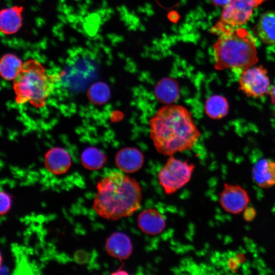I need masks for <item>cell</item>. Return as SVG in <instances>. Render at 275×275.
Wrapping results in <instances>:
<instances>
[{"instance_id": "cell-1", "label": "cell", "mask_w": 275, "mask_h": 275, "mask_svg": "<svg viewBox=\"0 0 275 275\" xmlns=\"http://www.w3.org/2000/svg\"><path fill=\"white\" fill-rule=\"evenodd\" d=\"M149 126L155 149L166 156L191 150L201 135L190 112L174 103L159 108L151 117Z\"/></svg>"}, {"instance_id": "cell-2", "label": "cell", "mask_w": 275, "mask_h": 275, "mask_svg": "<svg viewBox=\"0 0 275 275\" xmlns=\"http://www.w3.org/2000/svg\"><path fill=\"white\" fill-rule=\"evenodd\" d=\"M97 190L93 208L107 220L130 216L141 207L142 192L139 182L120 170L107 173L97 182Z\"/></svg>"}, {"instance_id": "cell-3", "label": "cell", "mask_w": 275, "mask_h": 275, "mask_svg": "<svg viewBox=\"0 0 275 275\" xmlns=\"http://www.w3.org/2000/svg\"><path fill=\"white\" fill-rule=\"evenodd\" d=\"M214 68L241 73L258 61L255 38L246 29L239 27L219 35L212 46Z\"/></svg>"}, {"instance_id": "cell-4", "label": "cell", "mask_w": 275, "mask_h": 275, "mask_svg": "<svg viewBox=\"0 0 275 275\" xmlns=\"http://www.w3.org/2000/svg\"><path fill=\"white\" fill-rule=\"evenodd\" d=\"M13 88L17 103L29 102L41 107L52 93L54 82L40 62L30 59L23 64L20 72L14 79Z\"/></svg>"}, {"instance_id": "cell-5", "label": "cell", "mask_w": 275, "mask_h": 275, "mask_svg": "<svg viewBox=\"0 0 275 275\" xmlns=\"http://www.w3.org/2000/svg\"><path fill=\"white\" fill-rule=\"evenodd\" d=\"M266 0H230L223 7L219 19L211 28V32L219 35L246 23L254 10Z\"/></svg>"}, {"instance_id": "cell-6", "label": "cell", "mask_w": 275, "mask_h": 275, "mask_svg": "<svg viewBox=\"0 0 275 275\" xmlns=\"http://www.w3.org/2000/svg\"><path fill=\"white\" fill-rule=\"evenodd\" d=\"M195 168L187 160L170 156L158 173L159 183L166 194H173L189 182Z\"/></svg>"}, {"instance_id": "cell-7", "label": "cell", "mask_w": 275, "mask_h": 275, "mask_svg": "<svg viewBox=\"0 0 275 275\" xmlns=\"http://www.w3.org/2000/svg\"><path fill=\"white\" fill-rule=\"evenodd\" d=\"M239 88L249 97H263L270 91L267 71L262 66H253L240 73Z\"/></svg>"}, {"instance_id": "cell-8", "label": "cell", "mask_w": 275, "mask_h": 275, "mask_svg": "<svg viewBox=\"0 0 275 275\" xmlns=\"http://www.w3.org/2000/svg\"><path fill=\"white\" fill-rule=\"evenodd\" d=\"M250 198L241 186L225 183L220 194L219 202L222 208L232 214H238L247 207Z\"/></svg>"}, {"instance_id": "cell-9", "label": "cell", "mask_w": 275, "mask_h": 275, "mask_svg": "<svg viewBox=\"0 0 275 275\" xmlns=\"http://www.w3.org/2000/svg\"><path fill=\"white\" fill-rule=\"evenodd\" d=\"M138 225L144 233L156 235L161 233L166 226L163 216L156 209L148 208L142 211L138 217Z\"/></svg>"}, {"instance_id": "cell-10", "label": "cell", "mask_w": 275, "mask_h": 275, "mask_svg": "<svg viewBox=\"0 0 275 275\" xmlns=\"http://www.w3.org/2000/svg\"><path fill=\"white\" fill-rule=\"evenodd\" d=\"M105 248L109 255L121 260L127 259L133 250L129 237L121 232L111 234L106 239Z\"/></svg>"}, {"instance_id": "cell-11", "label": "cell", "mask_w": 275, "mask_h": 275, "mask_svg": "<svg viewBox=\"0 0 275 275\" xmlns=\"http://www.w3.org/2000/svg\"><path fill=\"white\" fill-rule=\"evenodd\" d=\"M144 157L139 149L127 147L121 149L116 155L115 162L118 169L126 174L133 173L142 167Z\"/></svg>"}, {"instance_id": "cell-12", "label": "cell", "mask_w": 275, "mask_h": 275, "mask_svg": "<svg viewBox=\"0 0 275 275\" xmlns=\"http://www.w3.org/2000/svg\"><path fill=\"white\" fill-rule=\"evenodd\" d=\"M253 179L261 188L275 185V161L268 158L257 161L252 169Z\"/></svg>"}, {"instance_id": "cell-13", "label": "cell", "mask_w": 275, "mask_h": 275, "mask_svg": "<svg viewBox=\"0 0 275 275\" xmlns=\"http://www.w3.org/2000/svg\"><path fill=\"white\" fill-rule=\"evenodd\" d=\"M45 166L46 169L54 175L65 173L71 164V157L64 149L55 148L50 149L45 156Z\"/></svg>"}, {"instance_id": "cell-14", "label": "cell", "mask_w": 275, "mask_h": 275, "mask_svg": "<svg viewBox=\"0 0 275 275\" xmlns=\"http://www.w3.org/2000/svg\"><path fill=\"white\" fill-rule=\"evenodd\" d=\"M22 6H15L3 9L0 14V28L5 35H12L19 31L22 24Z\"/></svg>"}, {"instance_id": "cell-15", "label": "cell", "mask_w": 275, "mask_h": 275, "mask_svg": "<svg viewBox=\"0 0 275 275\" xmlns=\"http://www.w3.org/2000/svg\"><path fill=\"white\" fill-rule=\"evenodd\" d=\"M254 31L263 43L275 44V11H267L262 14Z\"/></svg>"}, {"instance_id": "cell-16", "label": "cell", "mask_w": 275, "mask_h": 275, "mask_svg": "<svg viewBox=\"0 0 275 275\" xmlns=\"http://www.w3.org/2000/svg\"><path fill=\"white\" fill-rule=\"evenodd\" d=\"M154 94L159 101L165 104L174 103L180 95L177 82L170 77L161 79L155 87Z\"/></svg>"}, {"instance_id": "cell-17", "label": "cell", "mask_w": 275, "mask_h": 275, "mask_svg": "<svg viewBox=\"0 0 275 275\" xmlns=\"http://www.w3.org/2000/svg\"><path fill=\"white\" fill-rule=\"evenodd\" d=\"M204 109L209 117L213 119H219L227 115L229 109L228 102L224 96L214 95L206 100Z\"/></svg>"}, {"instance_id": "cell-18", "label": "cell", "mask_w": 275, "mask_h": 275, "mask_svg": "<svg viewBox=\"0 0 275 275\" xmlns=\"http://www.w3.org/2000/svg\"><path fill=\"white\" fill-rule=\"evenodd\" d=\"M22 65L20 59L15 55L6 54L1 60V74L6 80L14 79L20 72Z\"/></svg>"}, {"instance_id": "cell-19", "label": "cell", "mask_w": 275, "mask_h": 275, "mask_svg": "<svg viewBox=\"0 0 275 275\" xmlns=\"http://www.w3.org/2000/svg\"><path fill=\"white\" fill-rule=\"evenodd\" d=\"M81 160L85 168L90 170H96L103 167L106 161V157L100 150L90 148L83 152Z\"/></svg>"}, {"instance_id": "cell-20", "label": "cell", "mask_w": 275, "mask_h": 275, "mask_svg": "<svg viewBox=\"0 0 275 275\" xmlns=\"http://www.w3.org/2000/svg\"><path fill=\"white\" fill-rule=\"evenodd\" d=\"M91 100L96 104L105 102L109 96L108 87L103 83H96L93 85L89 90Z\"/></svg>"}, {"instance_id": "cell-21", "label": "cell", "mask_w": 275, "mask_h": 275, "mask_svg": "<svg viewBox=\"0 0 275 275\" xmlns=\"http://www.w3.org/2000/svg\"><path fill=\"white\" fill-rule=\"evenodd\" d=\"M0 197V214L2 215L7 213L10 210L12 205V198L9 194L4 191H1Z\"/></svg>"}, {"instance_id": "cell-22", "label": "cell", "mask_w": 275, "mask_h": 275, "mask_svg": "<svg viewBox=\"0 0 275 275\" xmlns=\"http://www.w3.org/2000/svg\"><path fill=\"white\" fill-rule=\"evenodd\" d=\"M243 211V217L246 221H252L256 216V210L253 207H247Z\"/></svg>"}, {"instance_id": "cell-23", "label": "cell", "mask_w": 275, "mask_h": 275, "mask_svg": "<svg viewBox=\"0 0 275 275\" xmlns=\"http://www.w3.org/2000/svg\"><path fill=\"white\" fill-rule=\"evenodd\" d=\"M213 5L217 7L225 6L230 0H210Z\"/></svg>"}, {"instance_id": "cell-24", "label": "cell", "mask_w": 275, "mask_h": 275, "mask_svg": "<svg viewBox=\"0 0 275 275\" xmlns=\"http://www.w3.org/2000/svg\"><path fill=\"white\" fill-rule=\"evenodd\" d=\"M169 19L173 22H176L179 20V15L175 11L170 12L168 15Z\"/></svg>"}, {"instance_id": "cell-25", "label": "cell", "mask_w": 275, "mask_h": 275, "mask_svg": "<svg viewBox=\"0 0 275 275\" xmlns=\"http://www.w3.org/2000/svg\"><path fill=\"white\" fill-rule=\"evenodd\" d=\"M269 94L270 95L271 101L275 105V85L270 90Z\"/></svg>"}, {"instance_id": "cell-26", "label": "cell", "mask_w": 275, "mask_h": 275, "mask_svg": "<svg viewBox=\"0 0 275 275\" xmlns=\"http://www.w3.org/2000/svg\"><path fill=\"white\" fill-rule=\"evenodd\" d=\"M128 274V273L124 270H117L116 272L112 273V274Z\"/></svg>"}]
</instances>
